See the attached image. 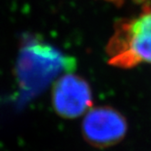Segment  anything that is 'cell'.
I'll return each mask as SVG.
<instances>
[{
	"mask_svg": "<svg viewBox=\"0 0 151 151\" xmlns=\"http://www.w3.org/2000/svg\"><path fill=\"white\" fill-rule=\"evenodd\" d=\"M106 53L109 63L116 68L151 64V5H144L137 14L117 21Z\"/></svg>",
	"mask_w": 151,
	"mask_h": 151,
	"instance_id": "6da1fadb",
	"label": "cell"
},
{
	"mask_svg": "<svg viewBox=\"0 0 151 151\" xmlns=\"http://www.w3.org/2000/svg\"><path fill=\"white\" fill-rule=\"evenodd\" d=\"M62 58L47 48L41 49L40 53L32 49L23 54L18 64V81L25 102L39 94L48 83L62 70Z\"/></svg>",
	"mask_w": 151,
	"mask_h": 151,
	"instance_id": "7a4b0ae2",
	"label": "cell"
},
{
	"mask_svg": "<svg viewBox=\"0 0 151 151\" xmlns=\"http://www.w3.org/2000/svg\"><path fill=\"white\" fill-rule=\"evenodd\" d=\"M127 132L125 117L110 106L89 110L83 121V134L92 146L106 147L118 143Z\"/></svg>",
	"mask_w": 151,
	"mask_h": 151,
	"instance_id": "3957f363",
	"label": "cell"
},
{
	"mask_svg": "<svg viewBox=\"0 0 151 151\" xmlns=\"http://www.w3.org/2000/svg\"><path fill=\"white\" fill-rule=\"evenodd\" d=\"M53 106L64 118H75L87 111L92 103L88 83L79 76L65 74L53 88Z\"/></svg>",
	"mask_w": 151,
	"mask_h": 151,
	"instance_id": "277c9868",
	"label": "cell"
},
{
	"mask_svg": "<svg viewBox=\"0 0 151 151\" xmlns=\"http://www.w3.org/2000/svg\"><path fill=\"white\" fill-rule=\"evenodd\" d=\"M103 1H106V2H109V3H112V4H115L116 6H121L126 0H103Z\"/></svg>",
	"mask_w": 151,
	"mask_h": 151,
	"instance_id": "5b68a950",
	"label": "cell"
}]
</instances>
